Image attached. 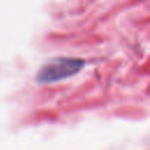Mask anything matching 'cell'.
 <instances>
[{"label":"cell","mask_w":150,"mask_h":150,"mask_svg":"<svg viewBox=\"0 0 150 150\" xmlns=\"http://www.w3.org/2000/svg\"><path fill=\"white\" fill-rule=\"evenodd\" d=\"M84 64L86 62L82 59L62 56L49 59L36 71L35 82L39 84L60 82L80 73L83 69Z\"/></svg>","instance_id":"obj_1"}]
</instances>
